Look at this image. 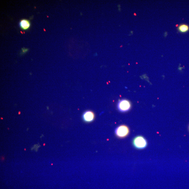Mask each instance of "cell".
<instances>
[{
    "label": "cell",
    "mask_w": 189,
    "mask_h": 189,
    "mask_svg": "<svg viewBox=\"0 0 189 189\" xmlns=\"http://www.w3.org/2000/svg\"></svg>",
    "instance_id": "obj_7"
},
{
    "label": "cell",
    "mask_w": 189,
    "mask_h": 189,
    "mask_svg": "<svg viewBox=\"0 0 189 189\" xmlns=\"http://www.w3.org/2000/svg\"><path fill=\"white\" fill-rule=\"evenodd\" d=\"M131 102L129 100L123 99L120 100L118 104L119 111L122 112L128 111L131 108Z\"/></svg>",
    "instance_id": "obj_3"
},
{
    "label": "cell",
    "mask_w": 189,
    "mask_h": 189,
    "mask_svg": "<svg viewBox=\"0 0 189 189\" xmlns=\"http://www.w3.org/2000/svg\"><path fill=\"white\" fill-rule=\"evenodd\" d=\"M95 114L91 111H87L84 113L83 119L86 123H90L94 121L95 119Z\"/></svg>",
    "instance_id": "obj_4"
},
{
    "label": "cell",
    "mask_w": 189,
    "mask_h": 189,
    "mask_svg": "<svg viewBox=\"0 0 189 189\" xmlns=\"http://www.w3.org/2000/svg\"><path fill=\"white\" fill-rule=\"evenodd\" d=\"M132 143L134 147L138 150L144 149L147 145L146 139L141 136H138L134 138Z\"/></svg>",
    "instance_id": "obj_1"
},
{
    "label": "cell",
    "mask_w": 189,
    "mask_h": 189,
    "mask_svg": "<svg viewBox=\"0 0 189 189\" xmlns=\"http://www.w3.org/2000/svg\"><path fill=\"white\" fill-rule=\"evenodd\" d=\"M130 133V129L127 126L122 125L118 126L115 130V133L117 137L123 138L127 137Z\"/></svg>",
    "instance_id": "obj_2"
},
{
    "label": "cell",
    "mask_w": 189,
    "mask_h": 189,
    "mask_svg": "<svg viewBox=\"0 0 189 189\" xmlns=\"http://www.w3.org/2000/svg\"><path fill=\"white\" fill-rule=\"evenodd\" d=\"M20 27L23 30H26L30 28L31 24L30 21L26 20H23L20 23Z\"/></svg>",
    "instance_id": "obj_5"
},
{
    "label": "cell",
    "mask_w": 189,
    "mask_h": 189,
    "mask_svg": "<svg viewBox=\"0 0 189 189\" xmlns=\"http://www.w3.org/2000/svg\"><path fill=\"white\" fill-rule=\"evenodd\" d=\"M189 29L188 26L185 24L181 25L179 27V31L182 33H185L187 32Z\"/></svg>",
    "instance_id": "obj_6"
}]
</instances>
